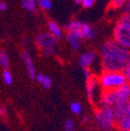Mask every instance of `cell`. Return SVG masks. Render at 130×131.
I'll use <instances>...</instances> for the list:
<instances>
[{
    "label": "cell",
    "instance_id": "obj_1",
    "mask_svg": "<svg viewBox=\"0 0 130 131\" xmlns=\"http://www.w3.org/2000/svg\"><path fill=\"white\" fill-rule=\"evenodd\" d=\"M104 71L122 72L130 62V50L115 40L106 41L99 48Z\"/></svg>",
    "mask_w": 130,
    "mask_h": 131
},
{
    "label": "cell",
    "instance_id": "obj_2",
    "mask_svg": "<svg viewBox=\"0 0 130 131\" xmlns=\"http://www.w3.org/2000/svg\"><path fill=\"white\" fill-rule=\"evenodd\" d=\"M98 79L103 91H113L127 84V80L123 72L104 71Z\"/></svg>",
    "mask_w": 130,
    "mask_h": 131
},
{
    "label": "cell",
    "instance_id": "obj_3",
    "mask_svg": "<svg viewBox=\"0 0 130 131\" xmlns=\"http://www.w3.org/2000/svg\"><path fill=\"white\" fill-rule=\"evenodd\" d=\"M116 113L112 107L98 106L95 112V121L101 130L107 131L116 127Z\"/></svg>",
    "mask_w": 130,
    "mask_h": 131
},
{
    "label": "cell",
    "instance_id": "obj_4",
    "mask_svg": "<svg viewBox=\"0 0 130 131\" xmlns=\"http://www.w3.org/2000/svg\"><path fill=\"white\" fill-rule=\"evenodd\" d=\"M115 41L130 50V23L119 21L114 31Z\"/></svg>",
    "mask_w": 130,
    "mask_h": 131
},
{
    "label": "cell",
    "instance_id": "obj_5",
    "mask_svg": "<svg viewBox=\"0 0 130 131\" xmlns=\"http://www.w3.org/2000/svg\"><path fill=\"white\" fill-rule=\"evenodd\" d=\"M86 93H88V97L89 101L96 106V108L98 107L101 101L103 90L98 83V78L92 77L89 80L86 81Z\"/></svg>",
    "mask_w": 130,
    "mask_h": 131
},
{
    "label": "cell",
    "instance_id": "obj_6",
    "mask_svg": "<svg viewBox=\"0 0 130 131\" xmlns=\"http://www.w3.org/2000/svg\"><path fill=\"white\" fill-rule=\"evenodd\" d=\"M57 38L53 35H51L50 33L44 32L40 33L39 35L37 36L36 38V43L40 48L43 50L48 48H55Z\"/></svg>",
    "mask_w": 130,
    "mask_h": 131
},
{
    "label": "cell",
    "instance_id": "obj_7",
    "mask_svg": "<svg viewBox=\"0 0 130 131\" xmlns=\"http://www.w3.org/2000/svg\"><path fill=\"white\" fill-rule=\"evenodd\" d=\"M116 127L119 131H130V115L127 108L116 115Z\"/></svg>",
    "mask_w": 130,
    "mask_h": 131
},
{
    "label": "cell",
    "instance_id": "obj_8",
    "mask_svg": "<svg viewBox=\"0 0 130 131\" xmlns=\"http://www.w3.org/2000/svg\"><path fill=\"white\" fill-rule=\"evenodd\" d=\"M21 57H22L23 63L25 65V68L27 69V75L31 79H35L37 78V74H36V68H35L34 63L31 58L30 55L27 53V51H23L21 54Z\"/></svg>",
    "mask_w": 130,
    "mask_h": 131
},
{
    "label": "cell",
    "instance_id": "obj_9",
    "mask_svg": "<svg viewBox=\"0 0 130 131\" xmlns=\"http://www.w3.org/2000/svg\"><path fill=\"white\" fill-rule=\"evenodd\" d=\"M67 39L70 44L72 49L77 51L81 47L82 45V37L78 32H68L67 36Z\"/></svg>",
    "mask_w": 130,
    "mask_h": 131
},
{
    "label": "cell",
    "instance_id": "obj_10",
    "mask_svg": "<svg viewBox=\"0 0 130 131\" xmlns=\"http://www.w3.org/2000/svg\"><path fill=\"white\" fill-rule=\"evenodd\" d=\"M96 58V54L93 51H88L83 53L82 55L79 56L78 57V63H79L80 67L83 68H88L90 67L93 61Z\"/></svg>",
    "mask_w": 130,
    "mask_h": 131
},
{
    "label": "cell",
    "instance_id": "obj_11",
    "mask_svg": "<svg viewBox=\"0 0 130 131\" xmlns=\"http://www.w3.org/2000/svg\"><path fill=\"white\" fill-rule=\"evenodd\" d=\"M80 34H81L82 38L85 39H92L95 38L96 36V32L90 27L88 24H85L84 23L83 26H82V28L80 30Z\"/></svg>",
    "mask_w": 130,
    "mask_h": 131
},
{
    "label": "cell",
    "instance_id": "obj_12",
    "mask_svg": "<svg viewBox=\"0 0 130 131\" xmlns=\"http://www.w3.org/2000/svg\"><path fill=\"white\" fill-rule=\"evenodd\" d=\"M48 29H49V32H50L51 35H53L56 38H61L62 37V30L60 28L58 25L57 24L56 22L54 21H49L48 24Z\"/></svg>",
    "mask_w": 130,
    "mask_h": 131
},
{
    "label": "cell",
    "instance_id": "obj_13",
    "mask_svg": "<svg viewBox=\"0 0 130 131\" xmlns=\"http://www.w3.org/2000/svg\"><path fill=\"white\" fill-rule=\"evenodd\" d=\"M37 80L39 84H41L43 86V88H46V89H49L52 86V79H51L49 77H47L45 74H38L37 75Z\"/></svg>",
    "mask_w": 130,
    "mask_h": 131
},
{
    "label": "cell",
    "instance_id": "obj_14",
    "mask_svg": "<svg viewBox=\"0 0 130 131\" xmlns=\"http://www.w3.org/2000/svg\"><path fill=\"white\" fill-rule=\"evenodd\" d=\"M10 65V59L9 56L4 50H0V67L4 69H7Z\"/></svg>",
    "mask_w": 130,
    "mask_h": 131
},
{
    "label": "cell",
    "instance_id": "obj_15",
    "mask_svg": "<svg viewBox=\"0 0 130 131\" xmlns=\"http://www.w3.org/2000/svg\"><path fill=\"white\" fill-rule=\"evenodd\" d=\"M21 6L24 9L27 11H37L36 0H21Z\"/></svg>",
    "mask_w": 130,
    "mask_h": 131
},
{
    "label": "cell",
    "instance_id": "obj_16",
    "mask_svg": "<svg viewBox=\"0 0 130 131\" xmlns=\"http://www.w3.org/2000/svg\"><path fill=\"white\" fill-rule=\"evenodd\" d=\"M82 105L81 103L77 102V101H74L70 105V109H71V112L75 115H79L82 112Z\"/></svg>",
    "mask_w": 130,
    "mask_h": 131
},
{
    "label": "cell",
    "instance_id": "obj_17",
    "mask_svg": "<svg viewBox=\"0 0 130 131\" xmlns=\"http://www.w3.org/2000/svg\"><path fill=\"white\" fill-rule=\"evenodd\" d=\"M3 79L6 85H11L13 82V76L8 69H5L3 72Z\"/></svg>",
    "mask_w": 130,
    "mask_h": 131
},
{
    "label": "cell",
    "instance_id": "obj_18",
    "mask_svg": "<svg viewBox=\"0 0 130 131\" xmlns=\"http://www.w3.org/2000/svg\"><path fill=\"white\" fill-rule=\"evenodd\" d=\"M37 4L43 9H46V10H48L50 9L51 6H52V3H51V0H37Z\"/></svg>",
    "mask_w": 130,
    "mask_h": 131
},
{
    "label": "cell",
    "instance_id": "obj_19",
    "mask_svg": "<svg viewBox=\"0 0 130 131\" xmlns=\"http://www.w3.org/2000/svg\"><path fill=\"white\" fill-rule=\"evenodd\" d=\"M64 129L65 131H74L75 130V123L71 119H67L64 123Z\"/></svg>",
    "mask_w": 130,
    "mask_h": 131
},
{
    "label": "cell",
    "instance_id": "obj_20",
    "mask_svg": "<svg viewBox=\"0 0 130 131\" xmlns=\"http://www.w3.org/2000/svg\"><path fill=\"white\" fill-rule=\"evenodd\" d=\"M127 0H111V6L115 8H119V7H123L124 5L126 3Z\"/></svg>",
    "mask_w": 130,
    "mask_h": 131
},
{
    "label": "cell",
    "instance_id": "obj_21",
    "mask_svg": "<svg viewBox=\"0 0 130 131\" xmlns=\"http://www.w3.org/2000/svg\"><path fill=\"white\" fill-rule=\"evenodd\" d=\"M122 72L125 75V77H126L127 82H130V62H129V64L126 66V68H125V69L123 70Z\"/></svg>",
    "mask_w": 130,
    "mask_h": 131
},
{
    "label": "cell",
    "instance_id": "obj_22",
    "mask_svg": "<svg viewBox=\"0 0 130 131\" xmlns=\"http://www.w3.org/2000/svg\"><path fill=\"white\" fill-rule=\"evenodd\" d=\"M94 3H95V0H83L82 6L85 8H89L93 6Z\"/></svg>",
    "mask_w": 130,
    "mask_h": 131
},
{
    "label": "cell",
    "instance_id": "obj_23",
    "mask_svg": "<svg viewBox=\"0 0 130 131\" xmlns=\"http://www.w3.org/2000/svg\"><path fill=\"white\" fill-rule=\"evenodd\" d=\"M84 76H85V78L86 81L89 80L90 78L93 77V75H92V73H91V71H90L89 68H84Z\"/></svg>",
    "mask_w": 130,
    "mask_h": 131
},
{
    "label": "cell",
    "instance_id": "obj_24",
    "mask_svg": "<svg viewBox=\"0 0 130 131\" xmlns=\"http://www.w3.org/2000/svg\"><path fill=\"white\" fill-rule=\"evenodd\" d=\"M7 114V109L5 106L0 105V117H4Z\"/></svg>",
    "mask_w": 130,
    "mask_h": 131
},
{
    "label": "cell",
    "instance_id": "obj_25",
    "mask_svg": "<svg viewBox=\"0 0 130 131\" xmlns=\"http://www.w3.org/2000/svg\"><path fill=\"white\" fill-rule=\"evenodd\" d=\"M121 22H126V23H130V13H128V14H124L122 16V17L120 18V20Z\"/></svg>",
    "mask_w": 130,
    "mask_h": 131
},
{
    "label": "cell",
    "instance_id": "obj_26",
    "mask_svg": "<svg viewBox=\"0 0 130 131\" xmlns=\"http://www.w3.org/2000/svg\"><path fill=\"white\" fill-rule=\"evenodd\" d=\"M123 10H124L125 14L130 13V0H127L126 4L124 5V6H123Z\"/></svg>",
    "mask_w": 130,
    "mask_h": 131
},
{
    "label": "cell",
    "instance_id": "obj_27",
    "mask_svg": "<svg viewBox=\"0 0 130 131\" xmlns=\"http://www.w3.org/2000/svg\"><path fill=\"white\" fill-rule=\"evenodd\" d=\"M7 9V5L6 2H0V11H6Z\"/></svg>",
    "mask_w": 130,
    "mask_h": 131
},
{
    "label": "cell",
    "instance_id": "obj_28",
    "mask_svg": "<svg viewBox=\"0 0 130 131\" xmlns=\"http://www.w3.org/2000/svg\"><path fill=\"white\" fill-rule=\"evenodd\" d=\"M127 110H128V113H129V115H130V99L127 102Z\"/></svg>",
    "mask_w": 130,
    "mask_h": 131
},
{
    "label": "cell",
    "instance_id": "obj_29",
    "mask_svg": "<svg viewBox=\"0 0 130 131\" xmlns=\"http://www.w3.org/2000/svg\"><path fill=\"white\" fill-rule=\"evenodd\" d=\"M88 121V118L86 117H83V123H86Z\"/></svg>",
    "mask_w": 130,
    "mask_h": 131
},
{
    "label": "cell",
    "instance_id": "obj_30",
    "mask_svg": "<svg viewBox=\"0 0 130 131\" xmlns=\"http://www.w3.org/2000/svg\"><path fill=\"white\" fill-rule=\"evenodd\" d=\"M82 2H83V0H75L77 4H82Z\"/></svg>",
    "mask_w": 130,
    "mask_h": 131
},
{
    "label": "cell",
    "instance_id": "obj_31",
    "mask_svg": "<svg viewBox=\"0 0 130 131\" xmlns=\"http://www.w3.org/2000/svg\"><path fill=\"white\" fill-rule=\"evenodd\" d=\"M127 85H128V88H129V92H130V82H128Z\"/></svg>",
    "mask_w": 130,
    "mask_h": 131
}]
</instances>
